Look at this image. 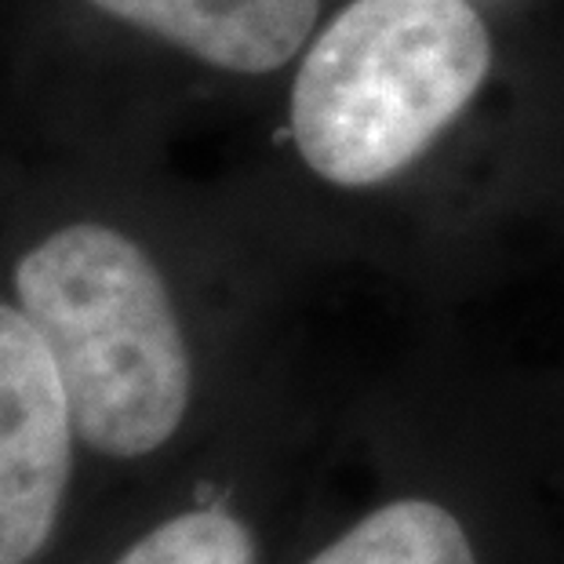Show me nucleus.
<instances>
[{
    "label": "nucleus",
    "mask_w": 564,
    "mask_h": 564,
    "mask_svg": "<svg viewBox=\"0 0 564 564\" xmlns=\"http://www.w3.org/2000/svg\"><path fill=\"white\" fill-rule=\"evenodd\" d=\"M15 295L88 448L139 459L172 441L189 404V354L147 251L110 226H66L19 262Z\"/></svg>",
    "instance_id": "nucleus-1"
},
{
    "label": "nucleus",
    "mask_w": 564,
    "mask_h": 564,
    "mask_svg": "<svg viewBox=\"0 0 564 564\" xmlns=\"http://www.w3.org/2000/svg\"><path fill=\"white\" fill-rule=\"evenodd\" d=\"M488 66L470 0H354L299 66V158L335 186L387 183L466 110Z\"/></svg>",
    "instance_id": "nucleus-2"
},
{
    "label": "nucleus",
    "mask_w": 564,
    "mask_h": 564,
    "mask_svg": "<svg viewBox=\"0 0 564 564\" xmlns=\"http://www.w3.org/2000/svg\"><path fill=\"white\" fill-rule=\"evenodd\" d=\"M74 412L44 339L0 303V564H33L74 466Z\"/></svg>",
    "instance_id": "nucleus-3"
},
{
    "label": "nucleus",
    "mask_w": 564,
    "mask_h": 564,
    "mask_svg": "<svg viewBox=\"0 0 564 564\" xmlns=\"http://www.w3.org/2000/svg\"><path fill=\"white\" fill-rule=\"evenodd\" d=\"M106 15L230 74H273L310 37L321 0H91Z\"/></svg>",
    "instance_id": "nucleus-4"
},
{
    "label": "nucleus",
    "mask_w": 564,
    "mask_h": 564,
    "mask_svg": "<svg viewBox=\"0 0 564 564\" xmlns=\"http://www.w3.org/2000/svg\"><path fill=\"white\" fill-rule=\"evenodd\" d=\"M310 564H477L470 539L430 499H398L357 521Z\"/></svg>",
    "instance_id": "nucleus-5"
},
{
    "label": "nucleus",
    "mask_w": 564,
    "mask_h": 564,
    "mask_svg": "<svg viewBox=\"0 0 564 564\" xmlns=\"http://www.w3.org/2000/svg\"><path fill=\"white\" fill-rule=\"evenodd\" d=\"M113 564H256V543L245 521L208 507L158 524Z\"/></svg>",
    "instance_id": "nucleus-6"
}]
</instances>
